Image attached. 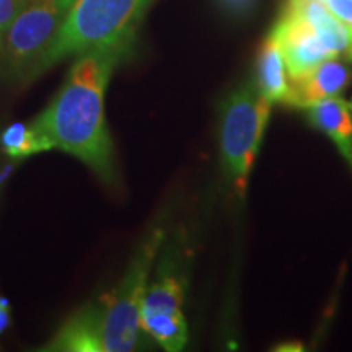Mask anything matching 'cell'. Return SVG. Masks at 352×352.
Returning a JSON list of instances; mask_svg holds the SVG:
<instances>
[{
	"label": "cell",
	"instance_id": "obj_1",
	"mask_svg": "<svg viewBox=\"0 0 352 352\" xmlns=\"http://www.w3.org/2000/svg\"><path fill=\"white\" fill-rule=\"evenodd\" d=\"M126 47H101L78 56L60 90L33 120L51 140L54 151L78 158L103 183L116 179L104 100Z\"/></svg>",
	"mask_w": 352,
	"mask_h": 352
},
{
	"label": "cell",
	"instance_id": "obj_2",
	"mask_svg": "<svg viewBox=\"0 0 352 352\" xmlns=\"http://www.w3.org/2000/svg\"><path fill=\"white\" fill-rule=\"evenodd\" d=\"M147 0H74L59 33L32 78L70 56L127 46Z\"/></svg>",
	"mask_w": 352,
	"mask_h": 352
},
{
	"label": "cell",
	"instance_id": "obj_3",
	"mask_svg": "<svg viewBox=\"0 0 352 352\" xmlns=\"http://www.w3.org/2000/svg\"><path fill=\"white\" fill-rule=\"evenodd\" d=\"M162 241V228L148 232L116 287L98 300L87 303L98 336L100 352H131L138 347L140 307Z\"/></svg>",
	"mask_w": 352,
	"mask_h": 352
},
{
	"label": "cell",
	"instance_id": "obj_4",
	"mask_svg": "<svg viewBox=\"0 0 352 352\" xmlns=\"http://www.w3.org/2000/svg\"><path fill=\"white\" fill-rule=\"evenodd\" d=\"M272 103L256 85H243L222 104L220 153L223 170L236 192L243 195L271 116Z\"/></svg>",
	"mask_w": 352,
	"mask_h": 352
},
{
	"label": "cell",
	"instance_id": "obj_5",
	"mask_svg": "<svg viewBox=\"0 0 352 352\" xmlns=\"http://www.w3.org/2000/svg\"><path fill=\"white\" fill-rule=\"evenodd\" d=\"M74 0H26L0 41L6 72L32 78L59 33Z\"/></svg>",
	"mask_w": 352,
	"mask_h": 352
},
{
	"label": "cell",
	"instance_id": "obj_6",
	"mask_svg": "<svg viewBox=\"0 0 352 352\" xmlns=\"http://www.w3.org/2000/svg\"><path fill=\"white\" fill-rule=\"evenodd\" d=\"M271 34L279 43L290 80H297L323 60L340 56L310 21L292 12L285 10Z\"/></svg>",
	"mask_w": 352,
	"mask_h": 352
},
{
	"label": "cell",
	"instance_id": "obj_7",
	"mask_svg": "<svg viewBox=\"0 0 352 352\" xmlns=\"http://www.w3.org/2000/svg\"><path fill=\"white\" fill-rule=\"evenodd\" d=\"M352 80L347 65L338 57L323 60L305 76L292 80V103L290 107L307 108L318 101L336 98Z\"/></svg>",
	"mask_w": 352,
	"mask_h": 352
},
{
	"label": "cell",
	"instance_id": "obj_8",
	"mask_svg": "<svg viewBox=\"0 0 352 352\" xmlns=\"http://www.w3.org/2000/svg\"><path fill=\"white\" fill-rule=\"evenodd\" d=\"M305 109L311 124L333 140L342 158L352 168V109L344 100L328 98L310 104Z\"/></svg>",
	"mask_w": 352,
	"mask_h": 352
},
{
	"label": "cell",
	"instance_id": "obj_9",
	"mask_svg": "<svg viewBox=\"0 0 352 352\" xmlns=\"http://www.w3.org/2000/svg\"><path fill=\"white\" fill-rule=\"evenodd\" d=\"M256 87L267 100L274 103H292V80L285 65L279 43L270 33L258 57Z\"/></svg>",
	"mask_w": 352,
	"mask_h": 352
},
{
	"label": "cell",
	"instance_id": "obj_10",
	"mask_svg": "<svg viewBox=\"0 0 352 352\" xmlns=\"http://www.w3.org/2000/svg\"><path fill=\"white\" fill-rule=\"evenodd\" d=\"M140 331H145L168 352L183 351L188 342V323L183 310L140 311Z\"/></svg>",
	"mask_w": 352,
	"mask_h": 352
},
{
	"label": "cell",
	"instance_id": "obj_11",
	"mask_svg": "<svg viewBox=\"0 0 352 352\" xmlns=\"http://www.w3.org/2000/svg\"><path fill=\"white\" fill-rule=\"evenodd\" d=\"M0 145L8 157L15 160L54 151L51 140L34 121L13 122L0 134Z\"/></svg>",
	"mask_w": 352,
	"mask_h": 352
},
{
	"label": "cell",
	"instance_id": "obj_12",
	"mask_svg": "<svg viewBox=\"0 0 352 352\" xmlns=\"http://www.w3.org/2000/svg\"><path fill=\"white\" fill-rule=\"evenodd\" d=\"M183 285L173 276L158 277L145 290L140 311H175L183 310Z\"/></svg>",
	"mask_w": 352,
	"mask_h": 352
},
{
	"label": "cell",
	"instance_id": "obj_13",
	"mask_svg": "<svg viewBox=\"0 0 352 352\" xmlns=\"http://www.w3.org/2000/svg\"><path fill=\"white\" fill-rule=\"evenodd\" d=\"M323 3L334 19L344 25L349 34H352V0H324Z\"/></svg>",
	"mask_w": 352,
	"mask_h": 352
},
{
	"label": "cell",
	"instance_id": "obj_14",
	"mask_svg": "<svg viewBox=\"0 0 352 352\" xmlns=\"http://www.w3.org/2000/svg\"><path fill=\"white\" fill-rule=\"evenodd\" d=\"M26 0H0V41Z\"/></svg>",
	"mask_w": 352,
	"mask_h": 352
},
{
	"label": "cell",
	"instance_id": "obj_15",
	"mask_svg": "<svg viewBox=\"0 0 352 352\" xmlns=\"http://www.w3.org/2000/svg\"><path fill=\"white\" fill-rule=\"evenodd\" d=\"M10 324V305L6 298H0V333Z\"/></svg>",
	"mask_w": 352,
	"mask_h": 352
},
{
	"label": "cell",
	"instance_id": "obj_16",
	"mask_svg": "<svg viewBox=\"0 0 352 352\" xmlns=\"http://www.w3.org/2000/svg\"><path fill=\"white\" fill-rule=\"evenodd\" d=\"M222 2L233 12H245L253 6L254 0H222Z\"/></svg>",
	"mask_w": 352,
	"mask_h": 352
},
{
	"label": "cell",
	"instance_id": "obj_17",
	"mask_svg": "<svg viewBox=\"0 0 352 352\" xmlns=\"http://www.w3.org/2000/svg\"><path fill=\"white\" fill-rule=\"evenodd\" d=\"M346 54L349 56V59L352 60V34H349V43H347V47H346Z\"/></svg>",
	"mask_w": 352,
	"mask_h": 352
},
{
	"label": "cell",
	"instance_id": "obj_18",
	"mask_svg": "<svg viewBox=\"0 0 352 352\" xmlns=\"http://www.w3.org/2000/svg\"><path fill=\"white\" fill-rule=\"evenodd\" d=\"M351 109H352V103H351Z\"/></svg>",
	"mask_w": 352,
	"mask_h": 352
},
{
	"label": "cell",
	"instance_id": "obj_19",
	"mask_svg": "<svg viewBox=\"0 0 352 352\" xmlns=\"http://www.w3.org/2000/svg\"><path fill=\"white\" fill-rule=\"evenodd\" d=\"M321 2H324V0H321Z\"/></svg>",
	"mask_w": 352,
	"mask_h": 352
}]
</instances>
